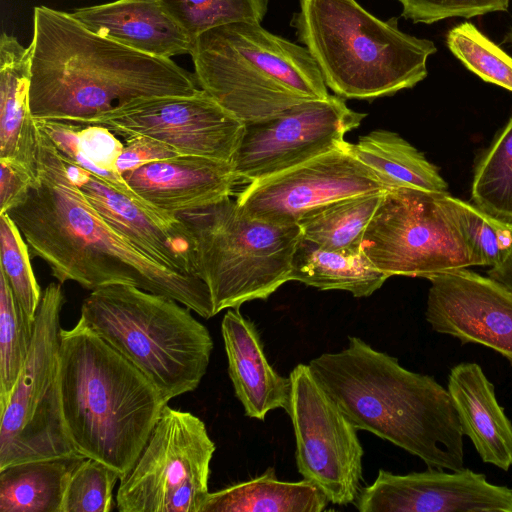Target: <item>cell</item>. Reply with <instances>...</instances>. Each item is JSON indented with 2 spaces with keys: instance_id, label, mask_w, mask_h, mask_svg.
<instances>
[{
  "instance_id": "obj_30",
  "label": "cell",
  "mask_w": 512,
  "mask_h": 512,
  "mask_svg": "<svg viewBox=\"0 0 512 512\" xmlns=\"http://www.w3.org/2000/svg\"><path fill=\"white\" fill-rule=\"evenodd\" d=\"M471 200L485 213L512 225V117L476 162Z\"/></svg>"
},
{
  "instance_id": "obj_36",
  "label": "cell",
  "mask_w": 512,
  "mask_h": 512,
  "mask_svg": "<svg viewBox=\"0 0 512 512\" xmlns=\"http://www.w3.org/2000/svg\"><path fill=\"white\" fill-rule=\"evenodd\" d=\"M8 214H0L1 266L13 294L27 315L35 319L43 292L35 278L27 242Z\"/></svg>"
},
{
  "instance_id": "obj_28",
  "label": "cell",
  "mask_w": 512,
  "mask_h": 512,
  "mask_svg": "<svg viewBox=\"0 0 512 512\" xmlns=\"http://www.w3.org/2000/svg\"><path fill=\"white\" fill-rule=\"evenodd\" d=\"M83 456L0 469V512H60L68 476Z\"/></svg>"
},
{
  "instance_id": "obj_34",
  "label": "cell",
  "mask_w": 512,
  "mask_h": 512,
  "mask_svg": "<svg viewBox=\"0 0 512 512\" xmlns=\"http://www.w3.org/2000/svg\"><path fill=\"white\" fill-rule=\"evenodd\" d=\"M463 236L476 266H495L508 255L512 246V225L482 211L476 205L450 197Z\"/></svg>"
},
{
  "instance_id": "obj_20",
  "label": "cell",
  "mask_w": 512,
  "mask_h": 512,
  "mask_svg": "<svg viewBox=\"0 0 512 512\" xmlns=\"http://www.w3.org/2000/svg\"><path fill=\"white\" fill-rule=\"evenodd\" d=\"M94 33L161 58L191 54L194 41L162 0H116L71 13Z\"/></svg>"
},
{
  "instance_id": "obj_1",
  "label": "cell",
  "mask_w": 512,
  "mask_h": 512,
  "mask_svg": "<svg viewBox=\"0 0 512 512\" xmlns=\"http://www.w3.org/2000/svg\"><path fill=\"white\" fill-rule=\"evenodd\" d=\"M37 129L36 178L24 200L5 213L31 257L42 259L61 284L74 281L91 291L133 285L173 298L203 318L215 316L206 284L155 262L115 231L72 181L47 133Z\"/></svg>"
},
{
  "instance_id": "obj_22",
  "label": "cell",
  "mask_w": 512,
  "mask_h": 512,
  "mask_svg": "<svg viewBox=\"0 0 512 512\" xmlns=\"http://www.w3.org/2000/svg\"><path fill=\"white\" fill-rule=\"evenodd\" d=\"M448 392L462 432L483 462L508 471L512 466V423L482 368L471 362L454 366L448 376Z\"/></svg>"
},
{
  "instance_id": "obj_19",
  "label": "cell",
  "mask_w": 512,
  "mask_h": 512,
  "mask_svg": "<svg viewBox=\"0 0 512 512\" xmlns=\"http://www.w3.org/2000/svg\"><path fill=\"white\" fill-rule=\"evenodd\" d=\"M152 207L172 215L196 211L231 197L239 180L229 161L178 155L122 174Z\"/></svg>"
},
{
  "instance_id": "obj_38",
  "label": "cell",
  "mask_w": 512,
  "mask_h": 512,
  "mask_svg": "<svg viewBox=\"0 0 512 512\" xmlns=\"http://www.w3.org/2000/svg\"><path fill=\"white\" fill-rule=\"evenodd\" d=\"M125 140L126 145L117 160V168L121 174L148 163L180 155L169 145L147 136H136Z\"/></svg>"
},
{
  "instance_id": "obj_39",
  "label": "cell",
  "mask_w": 512,
  "mask_h": 512,
  "mask_svg": "<svg viewBox=\"0 0 512 512\" xmlns=\"http://www.w3.org/2000/svg\"><path fill=\"white\" fill-rule=\"evenodd\" d=\"M36 174L19 162L0 158V214L26 197Z\"/></svg>"
},
{
  "instance_id": "obj_21",
  "label": "cell",
  "mask_w": 512,
  "mask_h": 512,
  "mask_svg": "<svg viewBox=\"0 0 512 512\" xmlns=\"http://www.w3.org/2000/svg\"><path fill=\"white\" fill-rule=\"evenodd\" d=\"M228 373L246 416L264 420L275 409H288L291 380L268 362L255 324L237 309H229L221 322Z\"/></svg>"
},
{
  "instance_id": "obj_41",
  "label": "cell",
  "mask_w": 512,
  "mask_h": 512,
  "mask_svg": "<svg viewBox=\"0 0 512 512\" xmlns=\"http://www.w3.org/2000/svg\"><path fill=\"white\" fill-rule=\"evenodd\" d=\"M504 42L512 45V28L507 32Z\"/></svg>"
},
{
  "instance_id": "obj_40",
  "label": "cell",
  "mask_w": 512,
  "mask_h": 512,
  "mask_svg": "<svg viewBox=\"0 0 512 512\" xmlns=\"http://www.w3.org/2000/svg\"><path fill=\"white\" fill-rule=\"evenodd\" d=\"M487 276L512 292V246L505 259L488 270Z\"/></svg>"
},
{
  "instance_id": "obj_15",
  "label": "cell",
  "mask_w": 512,
  "mask_h": 512,
  "mask_svg": "<svg viewBox=\"0 0 512 512\" xmlns=\"http://www.w3.org/2000/svg\"><path fill=\"white\" fill-rule=\"evenodd\" d=\"M342 146L300 165L249 183L238 195L250 217L278 224H298L310 211L329 203L388 188Z\"/></svg>"
},
{
  "instance_id": "obj_11",
  "label": "cell",
  "mask_w": 512,
  "mask_h": 512,
  "mask_svg": "<svg viewBox=\"0 0 512 512\" xmlns=\"http://www.w3.org/2000/svg\"><path fill=\"white\" fill-rule=\"evenodd\" d=\"M216 446L204 422L168 404L132 470L120 480V512H200Z\"/></svg>"
},
{
  "instance_id": "obj_18",
  "label": "cell",
  "mask_w": 512,
  "mask_h": 512,
  "mask_svg": "<svg viewBox=\"0 0 512 512\" xmlns=\"http://www.w3.org/2000/svg\"><path fill=\"white\" fill-rule=\"evenodd\" d=\"M66 164L72 181L115 231L155 262L194 275L191 243L177 215L149 210L90 172Z\"/></svg>"
},
{
  "instance_id": "obj_35",
  "label": "cell",
  "mask_w": 512,
  "mask_h": 512,
  "mask_svg": "<svg viewBox=\"0 0 512 512\" xmlns=\"http://www.w3.org/2000/svg\"><path fill=\"white\" fill-rule=\"evenodd\" d=\"M119 479V474L105 463L80 459L68 476L60 512L111 511L113 489Z\"/></svg>"
},
{
  "instance_id": "obj_5",
  "label": "cell",
  "mask_w": 512,
  "mask_h": 512,
  "mask_svg": "<svg viewBox=\"0 0 512 512\" xmlns=\"http://www.w3.org/2000/svg\"><path fill=\"white\" fill-rule=\"evenodd\" d=\"M291 25L325 84L346 99H374L414 87L427 76L431 40L380 20L356 0H299Z\"/></svg>"
},
{
  "instance_id": "obj_13",
  "label": "cell",
  "mask_w": 512,
  "mask_h": 512,
  "mask_svg": "<svg viewBox=\"0 0 512 512\" xmlns=\"http://www.w3.org/2000/svg\"><path fill=\"white\" fill-rule=\"evenodd\" d=\"M365 116L349 108L344 98L329 95L245 124L231 160L239 184L267 178L342 146L345 135Z\"/></svg>"
},
{
  "instance_id": "obj_29",
  "label": "cell",
  "mask_w": 512,
  "mask_h": 512,
  "mask_svg": "<svg viewBox=\"0 0 512 512\" xmlns=\"http://www.w3.org/2000/svg\"><path fill=\"white\" fill-rule=\"evenodd\" d=\"M383 194L349 197L310 211L298 222L303 239L329 250H361L364 233Z\"/></svg>"
},
{
  "instance_id": "obj_31",
  "label": "cell",
  "mask_w": 512,
  "mask_h": 512,
  "mask_svg": "<svg viewBox=\"0 0 512 512\" xmlns=\"http://www.w3.org/2000/svg\"><path fill=\"white\" fill-rule=\"evenodd\" d=\"M34 335L35 319L19 304L0 269V409L26 363Z\"/></svg>"
},
{
  "instance_id": "obj_9",
  "label": "cell",
  "mask_w": 512,
  "mask_h": 512,
  "mask_svg": "<svg viewBox=\"0 0 512 512\" xmlns=\"http://www.w3.org/2000/svg\"><path fill=\"white\" fill-rule=\"evenodd\" d=\"M61 283L43 291L26 363L1 411L0 469L39 460L82 456L64 421L59 380ZM84 457V456H83Z\"/></svg>"
},
{
  "instance_id": "obj_4",
  "label": "cell",
  "mask_w": 512,
  "mask_h": 512,
  "mask_svg": "<svg viewBox=\"0 0 512 512\" xmlns=\"http://www.w3.org/2000/svg\"><path fill=\"white\" fill-rule=\"evenodd\" d=\"M59 380L68 435L84 457L124 478L168 404L155 385L81 318L60 331Z\"/></svg>"
},
{
  "instance_id": "obj_26",
  "label": "cell",
  "mask_w": 512,
  "mask_h": 512,
  "mask_svg": "<svg viewBox=\"0 0 512 512\" xmlns=\"http://www.w3.org/2000/svg\"><path fill=\"white\" fill-rule=\"evenodd\" d=\"M35 121L50 137L65 162L90 172L141 206L161 211L138 196L119 172L117 160L124 144L111 130L100 125H80L60 120Z\"/></svg>"
},
{
  "instance_id": "obj_14",
  "label": "cell",
  "mask_w": 512,
  "mask_h": 512,
  "mask_svg": "<svg viewBox=\"0 0 512 512\" xmlns=\"http://www.w3.org/2000/svg\"><path fill=\"white\" fill-rule=\"evenodd\" d=\"M69 123L100 125L124 139L147 136L180 155L229 162L245 126L201 88L192 95L134 99L92 118Z\"/></svg>"
},
{
  "instance_id": "obj_6",
  "label": "cell",
  "mask_w": 512,
  "mask_h": 512,
  "mask_svg": "<svg viewBox=\"0 0 512 512\" xmlns=\"http://www.w3.org/2000/svg\"><path fill=\"white\" fill-rule=\"evenodd\" d=\"M190 55L199 87L244 124L330 95L307 48L261 23L208 30L195 39Z\"/></svg>"
},
{
  "instance_id": "obj_3",
  "label": "cell",
  "mask_w": 512,
  "mask_h": 512,
  "mask_svg": "<svg viewBox=\"0 0 512 512\" xmlns=\"http://www.w3.org/2000/svg\"><path fill=\"white\" fill-rule=\"evenodd\" d=\"M308 366L357 428L419 457L429 468H464L463 432L451 396L433 377L351 336Z\"/></svg>"
},
{
  "instance_id": "obj_32",
  "label": "cell",
  "mask_w": 512,
  "mask_h": 512,
  "mask_svg": "<svg viewBox=\"0 0 512 512\" xmlns=\"http://www.w3.org/2000/svg\"><path fill=\"white\" fill-rule=\"evenodd\" d=\"M166 10L195 39L216 27L261 23L269 0H162Z\"/></svg>"
},
{
  "instance_id": "obj_10",
  "label": "cell",
  "mask_w": 512,
  "mask_h": 512,
  "mask_svg": "<svg viewBox=\"0 0 512 512\" xmlns=\"http://www.w3.org/2000/svg\"><path fill=\"white\" fill-rule=\"evenodd\" d=\"M448 192L391 188L384 192L361 249L388 277L431 276L476 266Z\"/></svg>"
},
{
  "instance_id": "obj_16",
  "label": "cell",
  "mask_w": 512,
  "mask_h": 512,
  "mask_svg": "<svg viewBox=\"0 0 512 512\" xmlns=\"http://www.w3.org/2000/svg\"><path fill=\"white\" fill-rule=\"evenodd\" d=\"M428 280L425 318L432 329L489 347L512 364V292L469 268Z\"/></svg>"
},
{
  "instance_id": "obj_24",
  "label": "cell",
  "mask_w": 512,
  "mask_h": 512,
  "mask_svg": "<svg viewBox=\"0 0 512 512\" xmlns=\"http://www.w3.org/2000/svg\"><path fill=\"white\" fill-rule=\"evenodd\" d=\"M327 496L312 482L281 481L275 469L216 492H209L200 512H322Z\"/></svg>"
},
{
  "instance_id": "obj_23",
  "label": "cell",
  "mask_w": 512,
  "mask_h": 512,
  "mask_svg": "<svg viewBox=\"0 0 512 512\" xmlns=\"http://www.w3.org/2000/svg\"><path fill=\"white\" fill-rule=\"evenodd\" d=\"M33 47L3 32L0 37V158L37 173V125L29 89Z\"/></svg>"
},
{
  "instance_id": "obj_37",
  "label": "cell",
  "mask_w": 512,
  "mask_h": 512,
  "mask_svg": "<svg viewBox=\"0 0 512 512\" xmlns=\"http://www.w3.org/2000/svg\"><path fill=\"white\" fill-rule=\"evenodd\" d=\"M402 16L414 23L432 24L463 17L472 18L490 12L507 11L509 0H398Z\"/></svg>"
},
{
  "instance_id": "obj_2",
  "label": "cell",
  "mask_w": 512,
  "mask_h": 512,
  "mask_svg": "<svg viewBox=\"0 0 512 512\" xmlns=\"http://www.w3.org/2000/svg\"><path fill=\"white\" fill-rule=\"evenodd\" d=\"M29 100L35 120L76 122L134 99L192 95L195 75L86 28L71 13L37 6L33 14Z\"/></svg>"
},
{
  "instance_id": "obj_7",
  "label": "cell",
  "mask_w": 512,
  "mask_h": 512,
  "mask_svg": "<svg viewBox=\"0 0 512 512\" xmlns=\"http://www.w3.org/2000/svg\"><path fill=\"white\" fill-rule=\"evenodd\" d=\"M173 298L133 285L92 290L80 318L136 366L168 403L194 391L213 350L209 330Z\"/></svg>"
},
{
  "instance_id": "obj_8",
  "label": "cell",
  "mask_w": 512,
  "mask_h": 512,
  "mask_svg": "<svg viewBox=\"0 0 512 512\" xmlns=\"http://www.w3.org/2000/svg\"><path fill=\"white\" fill-rule=\"evenodd\" d=\"M192 247L193 274L208 287L214 315L252 300H266L291 281L298 224L248 216L236 199L177 215Z\"/></svg>"
},
{
  "instance_id": "obj_12",
  "label": "cell",
  "mask_w": 512,
  "mask_h": 512,
  "mask_svg": "<svg viewBox=\"0 0 512 512\" xmlns=\"http://www.w3.org/2000/svg\"><path fill=\"white\" fill-rule=\"evenodd\" d=\"M289 377L291 393L286 412L294 429L298 472L333 504L354 503L361 490L364 456L357 428L317 382L308 365H296Z\"/></svg>"
},
{
  "instance_id": "obj_33",
  "label": "cell",
  "mask_w": 512,
  "mask_h": 512,
  "mask_svg": "<svg viewBox=\"0 0 512 512\" xmlns=\"http://www.w3.org/2000/svg\"><path fill=\"white\" fill-rule=\"evenodd\" d=\"M446 44L463 65L483 81L512 92V57L470 22L449 30Z\"/></svg>"
},
{
  "instance_id": "obj_17",
  "label": "cell",
  "mask_w": 512,
  "mask_h": 512,
  "mask_svg": "<svg viewBox=\"0 0 512 512\" xmlns=\"http://www.w3.org/2000/svg\"><path fill=\"white\" fill-rule=\"evenodd\" d=\"M354 505L360 512H512V488L465 467L405 475L380 469Z\"/></svg>"
},
{
  "instance_id": "obj_27",
  "label": "cell",
  "mask_w": 512,
  "mask_h": 512,
  "mask_svg": "<svg viewBox=\"0 0 512 512\" xmlns=\"http://www.w3.org/2000/svg\"><path fill=\"white\" fill-rule=\"evenodd\" d=\"M389 277L361 250H329L302 239L292 261L291 280L320 290H343L368 297Z\"/></svg>"
},
{
  "instance_id": "obj_25",
  "label": "cell",
  "mask_w": 512,
  "mask_h": 512,
  "mask_svg": "<svg viewBox=\"0 0 512 512\" xmlns=\"http://www.w3.org/2000/svg\"><path fill=\"white\" fill-rule=\"evenodd\" d=\"M344 145L388 189L408 187L448 192V184L438 167L395 132L374 130L361 136L357 143L345 141Z\"/></svg>"
}]
</instances>
